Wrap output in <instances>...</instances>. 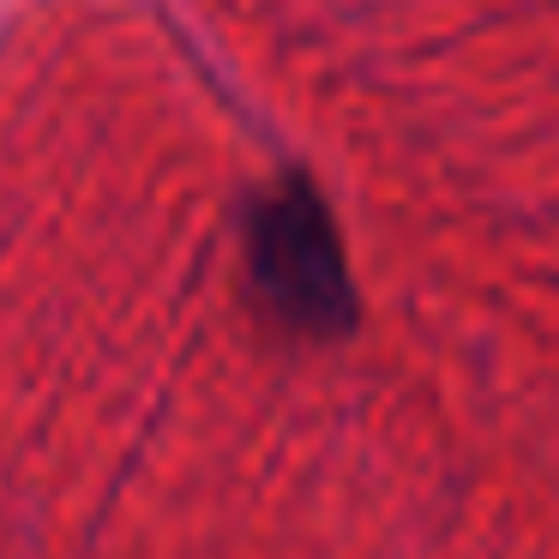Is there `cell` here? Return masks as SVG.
<instances>
[{"label": "cell", "instance_id": "1", "mask_svg": "<svg viewBox=\"0 0 559 559\" xmlns=\"http://www.w3.org/2000/svg\"><path fill=\"white\" fill-rule=\"evenodd\" d=\"M247 271H253L259 301L289 331L331 337L355 319L337 223L307 181H283L259 199L253 223H247Z\"/></svg>", "mask_w": 559, "mask_h": 559}]
</instances>
